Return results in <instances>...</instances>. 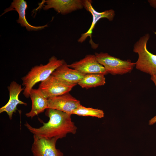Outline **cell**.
Wrapping results in <instances>:
<instances>
[{
	"label": "cell",
	"instance_id": "5",
	"mask_svg": "<svg viewBox=\"0 0 156 156\" xmlns=\"http://www.w3.org/2000/svg\"><path fill=\"white\" fill-rule=\"evenodd\" d=\"M76 85L51 75L41 82L38 89L48 99L69 92Z\"/></svg>",
	"mask_w": 156,
	"mask_h": 156
},
{
	"label": "cell",
	"instance_id": "12",
	"mask_svg": "<svg viewBox=\"0 0 156 156\" xmlns=\"http://www.w3.org/2000/svg\"><path fill=\"white\" fill-rule=\"evenodd\" d=\"M27 7V4L25 1L24 0H14L10 6L5 10L1 16L10 11H16L19 15V18L16 21L17 22L20 23L22 27H25L29 31L41 30L48 26L47 24L42 26H35L29 24L25 17V11Z\"/></svg>",
	"mask_w": 156,
	"mask_h": 156
},
{
	"label": "cell",
	"instance_id": "1",
	"mask_svg": "<svg viewBox=\"0 0 156 156\" xmlns=\"http://www.w3.org/2000/svg\"><path fill=\"white\" fill-rule=\"evenodd\" d=\"M49 121L42 122V126L38 128L33 127L27 122L25 126L34 135L46 138L58 139L65 137L68 133L75 134L77 127L72 121L71 114L62 111L48 108L45 113Z\"/></svg>",
	"mask_w": 156,
	"mask_h": 156
},
{
	"label": "cell",
	"instance_id": "16",
	"mask_svg": "<svg viewBox=\"0 0 156 156\" xmlns=\"http://www.w3.org/2000/svg\"><path fill=\"white\" fill-rule=\"evenodd\" d=\"M73 114L79 116H91L101 118L104 117V113L103 110L98 109L87 107L80 105L73 112Z\"/></svg>",
	"mask_w": 156,
	"mask_h": 156
},
{
	"label": "cell",
	"instance_id": "2",
	"mask_svg": "<svg viewBox=\"0 0 156 156\" xmlns=\"http://www.w3.org/2000/svg\"><path fill=\"white\" fill-rule=\"evenodd\" d=\"M65 61L58 59L55 56L51 57L46 64H40L31 68L24 76L21 78L24 86L23 94L26 98L29 97L31 90L37 83L43 81L48 78Z\"/></svg>",
	"mask_w": 156,
	"mask_h": 156
},
{
	"label": "cell",
	"instance_id": "4",
	"mask_svg": "<svg viewBox=\"0 0 156 156\" xmlns=\"http://www.w3.org/2000/svg\"><path fill=\"white\" fill-rule=\"evenodd\" d=\"M98 62L103 66L107 73L112 75H123L131 72L135 66L130 60H123L107 53H95Z\"/></svg>",
	"mask_w": 156,
	"mask_h": 156
},
{
	"label": "cell",
	"instance_id": "11",
	"mask_svg": "<svg viewBox=\"0 0 156 156\" xmlns=\"http://www.w3.org/2000/svg\"><path fill=\"white\" fill-rule=\"evenodd\" d=\"M8 88L9 92V99L5 105L0 108V113L6 112L11 120L13 113L16 112L17 110V105L22 104L26 106L27 103L20 100L18 98L19 95L24 89L21 85L13 81L10 83Z\"/></svg>",
	"mask_w": 156,
	"mask_h": 156
},
{
	"label": "cell",
	"instance_id": "13",
	"mask_svg": "<svg viewBox=\"0 0 156 156\" xmlns=\"http://www.w3.org/2000/svg\"><path fill=\"white\" fill-rule=\"evenodd\" d=\"M29 97L31 101L32 106L30 111L25 114L27 117L32 118L48 108V99L38 89L33 88L31 90Z\"/></svg>",
	"mask_w": 156,
	"mask_h": 156
},
{
	"label": "cell",
	"instance_id": "19",
	"mask_svg": "<svg viewBox=\"0 0 156 156\" xmlns=\"http://www.w3.org/2000/svg\"><path fill=\"white\" fill-rule=\"evenodd\" d=\"M151 79L154 83L156 88V74L151 76Z\"/></svg>",
	"mask_w": 156,
	"mask_h": 156
},
{
	"label": "cell",
	"instance_id": "18",
	"mask_svg": "<svg viewBox=\"0 0 156 156\" xmlns=\"http://www.w3.org/2000/svg\"><path fill=\"white\" fill-rule=\"evenodd\" d=\"M156 123V115L151 118L148 122V125H151Z\"/></svg>",
	"mask_w": 156,
	"mask_h": 156
},
{
	"label": "cell",
	"instance_id": "15",
	"mask_svg": "<svg viewBox=\"0 0 156 156\" xmlns=\"http://www.w3.org/2000/svg\"><path fill=\"white\" fill-rule=\"evenodd\" d=\"M105 83L104 75L92 74L85 75L77 84L82 88L88 89L103 86Z\"/></svg>",
	"mask_w": 156,
	"mask_h": 156
},
{
	"label": "cell",
	"instance_id": "17",
	"mask_svg": "<svg viewBox=\"0 0 156 156\" xmlns=\"http://www.w3.org/2000/svg\"><path fill=\"white\" fill-rule=\"evenodd\" d=\"M148 1L151 6L156 8V0H148Z\"/></svg>",
	"mask_w": 156,
	"mask_h": 156
},
{
	"label": "cell",
	"instance_id": "6",
	"mask_svg": "<svg viewBox=\"0 0 156 156\" xmlns=\"http://www.w3.org/2000/svg\"><path fill=\"white\" fill-rule=\"evenodd\" d=\"M31 151L34 156H63L56 147L57 139L46 138L34 135Z\"/></svg>",
	"mask_w": 156,
	"mask_h": 156
},
{
	"label": "cell",
	"instance_id": "8",
	"mask_svg": "<svg viewBox=\"0 0 156 156\" xmlns=\"http://www.w3.org/2000/svg\"><path fill=\"white\" fill-rule=\"evenodd\" d=\"M68 66L84 75L99 74L105 75L107 73L104 67L98 61L95 55H86L83 59Z\"/></svg>",
	"mask_w": 156,
	"mask_h": 156
},
{
	"label": "cell",
	"instance_id": "3",
	"mask_svg": "<svg viewBox=\"0 0 156 156\" xmlns=\"http://www.w3.org/2000/svg\"><path fill=\"white\" fill-rule=\"evenodd\" d=\"M150 37L148 33L141 37L134 44L133 51L138 55L135 63L136 68L151 76L156 74V55L147 49V44Z\"/></svg>",
	"mask_w": 156,
	"mask_h": 156
},
{
	"label": "cell",
	"instance_id": "14",
	"mask_svg": "<svg viewBox=\"0 0 156 156\" xmlns=\"http://www.w3.org/2000/svg\"><path fill=\"white\" fill-rule=\"evenodd\" d=\"M51 75L70 83L77 85L85 75L69 67L65 62L58 67Z\"/></svg>",
	"mask_w": 156,
	"mask_h": 156
},
{
	"label": "cell",
	"instance_id": "9",
	"mask_svg": "<svg viewBox=\"0 0 156 156\" xmlns=\"http://www.w3.org/2000/svg\"><path fill=\"white\" fill-rule=\"evenodd\" d=\"M81 105L80 101L69 92L48 99V108L60 110L71 115Z\"/></svg>",
	"mask_w": 156,
	"mask_h": 156
},
{
	"label": "cell",
	"instance_id": "10",
	"mask_svg": "<svg viewBox=\"0 0 156 156\" xmlns=\"http://www.w3.org/2000/svg\"><path fill=\"white\" fill-rule=\"evenodd\" d=\"M42 2L46 3L43 5L44 10L53 8L63 15L84 8L83 0H47Z\"/></svg>",
	"mask_w": 156,
	"mask_h": 156
},
{
	"label": "cell",
	"instance_id": "7",
	"mask_svg": "<svg viewBox=\"0 0 156 156\" xmlns=\"http://www.w3.org/2000/svg\"><path fill=\"white\" fill-rule=\"evenodd\" d=\"M92 1L90 0H83L84 8L90 12L92 16V21L90 28L86 32L81 34V37L78 40V42L81 43L84 41L88 36L90 37V42L92 47L96 48L98 47V44L94 43L92 39L93 30L96 23L100 19L106 18L109 21H112L115 15V12L112 9L106 10L102 12L96 11L93 7L92 4Z\"/></svg>",
	"mask_w": 156,
	"mask_h": 156
},
{
	"label": "cell",
	"instance_id": "20",
	"mask_svg": "<svg viewBox=\"0 0 156 156\" xmlns=\"http://www.w3.org/2000/svg\"><path fill=\"white\" fill-rule=\"evenodd\" d=\"M154 33L155 34H156V32H155Z\"/></svg>",
	"mask_w": 156,
	"mask_h": 156
}]
</instances>
